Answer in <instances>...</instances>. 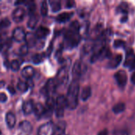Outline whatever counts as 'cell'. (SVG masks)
Segmentation results:
<instances>
[{"label":"cell","instance_id":"obj_1","mask_svg":"<svg viewBox=\"0 0 135 135\" xmlns=\"http://www.w3.org/2000/svg\"><path fill=\"white\" fill-rule=\"evenodd\" d=\"M80 25L78 21H73L65 35L66 43L68 47H74L81 41V36L79 33Z\"/></svg>","mask_w":135,"mask_h":135},{"label":"cell","instance_id":"obj_2","mask_svg":"<svg viewBox=\"0 0 135 135\" xmlns=\"http://www.w3.org/2000/svg\"><path fill=\"white\" fill-rule=\"evenodd\" d=\"M80 86L77 80H74L68 89L66 98L67 108L70 110H74L78 107V97H79Z\"/></svg>","mask_w":135,"mask_h":135},{"label":"cell","instance_id":"obj_3","mask_svg":"<svg viewBox=\"0 0 135 135\" xmlns=\"http://www.w3.org/2000/svg\"><path fill=\"white\" fill-rule=\"evenodd\" d=\"M111 56H112V53L110 52L109 49L107 47H102L93 53L90 61L91 62H95L100 59H103L104 58H108Z\"/></svg>","mask_w":135,"mask_h":135},{"label":"cell","instance_id":"obj_4","mask_svg":"<svg viewBox=\"0 0 135 135\" xmlns=\"http://www.w3.org/2000/svg\"><path fill=\"white\" fill-rule=\"evenodd\" d=\"M55 134V125L52 122H47L41 125L37 131V135Z\"/></svg>","mask_w":135,"mask_h":135},{"label":"cell","instance_id":"obj_5","mask_svg":"<svg viewBox=\"0 0 135 135\" xmlns=\"http://www.w3.org/2000/svg\"><path fill=\"white\" fill-rule=\"evenodd\" d=\"M68 69L67 67H62L58 71L55 80L58 83V85H65L68 81Z\"/></svg>","mask_w":135,"mask_h":135},{"label":"cell","instance_id":"obj_6","mask_svg":"<svg viewBox=\"0 0 135 135\" xmlns=\"http://www.w3.org/2000/svg\"><path fill=\"white\" fill-rule=\"evenodd\" d=\"M117 85L120 88H124L127 83V74L124 70H119L114 76Z\"/></svg>","mask_w":135,"mask_h":135},{"label":"cell","instance_id":"obj_7","mask_svg":"<svg viewBox=\"0 0 135 135\" xmlns=\"http://www.w3.org/2000/svg\"><path fill=\"white\" fill-rule=\"evenodd\" d=\"M85 70V67L84 66V64L80 62V61H77L74 66H73V70H72V74L74 77V80H77L83 74L84 71Z\"/></svg>","mask_w":135,"mask_h":135},{"label":"cell","instance_id":"obj_8","mask_svg":"<svg viewBox=\"0 0 135 135\" xmlns=\"http://www.w3.org/2000/svg\"><path fill=\"white\" fill-rule=\"evenodd\" d=\"M124 66L131 70L135 69V54L132 49L128 50L126 54Z\"/></svg>","mask_w":135,"mask_h":135},{"label":"cell","instance_id":"obj_9","mask_svg":"<svg viewBox=\"0 0 135 135\" xmlns=\"http://www.w3.org/2000/svg\"><path fill=\"white\" fill-rule=\"evenodd\" d=\"M25 36H26V33H25V30L22 28L17 27V28L13 29V34H12V38L15 41L22 42V41H24L25 40Z\"/></svg>","mask_w":135,"mask_h":135},{"label":"cell","instance_id":"obj_10","mask_svg":"<svg viewBox=\"0 0 135 135\" xmlns=\"http://www.w3.org/2000/svg\"><path fill=\"white\" fill-rule=\"evenodd\" d=\"M122 60H123L122 55H116L113 57H111L110 60L107 64V67L109 69H116L122 62Z\"/></svg>","mask_w":135,"mask_h":135},{"label":"cell","instance_id":"obj_11","mask_svg":"<svg viewBox=\"0 0 135 135\" xmlns=\"http://www.w3.org/2000/svg\"><path fill=\"white\" fill-rule=\"evenodd\" d=\"M25 14V11L24 8H22V7H17L12 13L13 20L15 22H21L24 19Z\"/></svg>","mask_w":135,"mask_h":135},{"label":"cell","instance_id":"obj_12","mask_svg":"<svg viewBox=\"0 0 135 135\" xmlns=\"http://www.w3.org/2000/svg\"><path fill=\"white\" fill-rule=\"evenodd\" d=\"M19 129L21 131L23 134L26 135L30 134L32 131V126L28 121H21L19 123Z\"/></svg>","mask_w":135,"mask_h":135},{"label":"cell","instance_id":"obj_13","mask_svg":"<svg viewBox=\"0 0 135 135\" xmlns=\"http://www.w3.org/2000/svg\"><path fill=\"white\" fill-rule=\"evenodd\" d=\"M57 86H58V83H57L55 78H51L47 81L45 88L48 93H55V91L57 89Z\"/></svg>","mask_w":135,"mask_h":135},{"label":"cell","instance_id":"obj_14","mask_svg":"<svg viewBox=\"0 0 135 135\" xmlns=\"http://www.w3.org/2000/svg\"><path fill=\"white\" fill-rule=\"evenodd\" d=\"M34 74H35V70L31 66H25L21 71V75L23 76V78H25L28 80H30L34 76Z\"/></svg>","mask_w":135,"mask_h":135},{"label":"cell","instance_id":"obj_15","mask_svg":"<svg viewBox=\"0 0 135 135\" xmlns=\"http://www.w3.org/2000/svg\"><path fill=\"white\" fill-rule=\"evenodd\" d=\"M55 108L59 109L65 110V108H67V103H66V98L63 95H59L56 100H55Z\"/></svg>","mask_w":135,"mask_h":135},{"label":"cell","instance_id":"obj_16","mask_svg":"<svg viewBox=\"0 0 135 135\" xmlns=\"http://www.w3.org/2000/svg\"><path fill=\"white\" fill-rule=\"evenodd\" d=\"M49 33H50V30L47 28L40 26L37 28V30L35 33V36H36V39H44L47 36H48Z\"/></svg>","mask_w":135,"mask_h":135},{"label":"cell","instance_id":"obj_17","mask_svg":"<svg viewBox=\"0 0 135 135\" xmlns=\"http://www.w3.org/2000/svg\"><path fill=\"white\" fill-rule=\"evenodd\" d=\"M34 109V104L32 100H28L25 101L22 105V111L25 115H29L32 112H33Z\"/></svg>","mask_w":135,"mask_h":135},{"label":"cell","instance_id":"obj_18","mask_svg":"<svg viewBox=\"0 0 135 135\" xmlns=\"http://www.w3.org/2000/svg\"><path fill=\"white\" fill-rule=\"evenodd\" d=\"M36 37L35 36V34L32 33V32H28L26 33V36H25V44L28 45V47H33L35 46V44H36Z\"/></svg>","mask_w":135,"mask_h":135},{"label":"cell","instance_id":"obj_19","mask_svg":"<svg viewBox=\"0 0 135 135\" xmlns=\"http://www.w3.org/2000/svg\"><path fill=\"white\" fill-rule=\"evenodd\" d=\"M45 112H46V108H44V106L42 104L38 103V104H36L34 105L33 112L35 113L36 116H37V117L40 118V117L44 115Z\"/></svg>","mask_w":135,"mask_h":135},{"label":"cell","instance_id":"obj_20","mask_svg":"<svg viewBox=\"0 0 135 135\" xmlns=\"http://www.w3.org/2000/svg\"><path fill=\"white\" fill-rule=\"evenodd\" d=\"M6 122L9 128H13L16 124V116L13 112H8L6 115Z\"/></svg>","mask_w":135,"mask_h":135},{"label":"cell","instance_id":"obj_21","mask_svg":"<svg viewBox=\"0 0 135 135\" xmlns=\"http://www.w3.org/2000/svg\"><path fill=\"white\" fill-rule=\"evenodd\" d=\"M91 95H92V89H91V88L89 86H86L81 91V99L83 101H86V100H88L90 98Z\"/></svg>","mask_w":135,"mask_h":135},{"label":"cell","instance_id":"obj_22","mask_svg":"<svg viewBox=\"0 0 135 135\" xmlns=\"http://www.w3.org/2000/svg\"><path fill=\"white\" fill-rule=\"evenodd\" d=\"M73 16V13H68V12H65V13H60L58 15V17H56V20L59 21V22H66L67 21H69L71 17Z\"/></svg>","mask_w":135,"mask_h":135},{"label":"cell","instance_id":"obj_23","mask_svg":"<svg viewBox=\"0 0 135 135\" xmlns=\"http://www.w3.org/2000/svg\"><path fill=\"white\" fill-rule=\"evenodd\" d=\"M66 128V123L64 121H59L55 125V133H57L58 135L65 134V131Z\"/></svg>","mask_w":135,"mask_h":135},{"label":"cell","instance_id":"obj_24","mask_svg":"<svg viewBox=\"0 0 135 135\" xmlns=\"http://www.w3.org/2000/svg\"><path fill=\"white\" fill-rule=\"evenodd\" d=\"M55 105H56L55 100L53 97H49L47 98V100H46V108H45L47 111L52 112V111L55 108Z\"/></svg>","mask_w":135,"mask_h":135},{"label":"cell","instance_id":"obj_25","mask_svg":"<svg viewBox=\"0 0 135 135\" xmlns=\"http://www.w3.org/2000/svg\"><path fill=\"white\" fill-rule=\"evenodd\" d=\"M38 21H39V17H38V16L36 15V14H32L31 16H30V17H29V19H28V23H27V25H28V27L29 28H34L36 26V25H37V23H38Z\"/></svg>","mask_w":135,"mask_h":135},{"label":"cell","instance_id":"obj_26","mask_svg":"<svg viewBox=\"0 0 135 135\" xmlns=\"http://www.w3.org/2000/svg\"><path fill=\"white\" fill-rule=\"evenodd\" d=\"M125 108H126L125 104L123 103V102H120V103H118L115 105H114V107L112 108V111L115 114H119V113H122L125 110Z\"/></svg>","mask_w":135,"mask_h":135},{"label":"cell","instance_id":"obj_27","mask_svg":"<svg viewBox=\"0 0 135 135\" xmlns=\"http://www.w3.org/2000/svg\"><path fill=\"white\" fill-rule=\"evenodd\" d=\"M53 12H59L61 9V2L57 0H50L49 2Z\"/></svg>","mask_w":135,"mask_h":135},{"label":"cell","instance_id":"obj_28","mask_svg":"<svg viewBox=\"0 0 135 135\" xmlns=\"http://www.w3.org/2000/svg\"><path fill=\"white\" fill-rule=\"evenodd\" d=\"M44 59V54H35L32 56V61L34 64H40Z\"/></svg>","mask_w":135,"mask_h":135},{"label":"cell","instance_id":"obj_29","mask_svg":"<svg viewBox=\"0 0 135 135\" xmlns=\"http://www.w3.org/2000/svg\"><path fill=\"white\" fill-rule=\"evenodd\" d=\"M29 88L27 82H24V81H19L17 83V89L21 92V93H25L28 89Z\"/></svg>","mask_w":135,"mask_h":135},{"label":"cell","instance_id":"obj_30","mask_svg":"<svg viewBox=\"0 0 135 135\" xmlns=\"http://www.w3.org/2000/svg\"><path fill=\"white\" fill-rule=\"evenodd\" d=\"M9 25H10V21L8 18L5 17L1 20V21H0V28L1 29L6 28L9 27Z\"/></svg>","mask_w":135,"mask_h":135},{"label":"cell","instance_id":"obj_31","mask_svg":"<svg viewBox=\"0 0 135 135\" xmlns=\"http://www.w3.org/2000/svg\"><path fill=\"white\" fill-rule=\"evenodd\" d=\"M20 66H21V65H20V62H18V60H13L10 62V68L13 71H17L20 69Z\"/></svg>","mask_w":135,"mask_h":135},{"label":"cell","instance_id":"obj_32","mask_svg":"<svg viewBox=\"0 0 135 135\" xmlns=\"http://www.w3.org/2000/svg\"><path fill=\"white\" fill-rule=\"evenodd\" d=\"M28 47L26 44H22L20 48H19V54L21 55H25L28 54Z\"/></svg>","mask_w":135,"mask_h":135},{"label":"cell","instance_id":"obj_33","mask_svg":"<svg viewBox=\"0 0 135 135\" xmlns=\"http://www.w3.org/2000/svg\"><path fill=\"white\" fill-rule=\"evenodd\" d=\"M40 12L43 16H46L48 12V7L47 5V2H43L41 4V8H40Z\"/></svg>","mask_w":135,"mask_h":135},{"label":"cell","instance_id":"obj_34","mask_svg":"<svg viewBox=\"0 0 135 135\" xmlns=\"http://www.w3.org/2000/svg\"><path fill=\"white\" fill-rule=\"evenodd\" d=\"M124 45H125V43L123 40H115V43H114L115 47H124Z\"/></svg>","mask_w":135,"mask_h":135},{"label":"cell","instance_id":"obj_35","mask_svg":"<svg viewBox=\"0 0 135 135\" xmlns=\"http://www.w3.org/2000/svg\"><path fill=\"white\" fill-rule=\"evenodd\" d=\"M6 100H7V96L4 93H0V102L4 103Z\"/></svg>","mask_w":135,"mask_h":135},{"label":"cell","instance_id":"obj_36","mask_svg":"<svg viewBox=\"0 0 135 135\" xmlns=\"http://www.w3.org/2000/svg\"><path fill=\"white\" fill-rule=\"evenodd\" d=\"M66 6L67 8H72V7H74L75 6V2L74 1H70L69 0V1L66 2Z\"/></svg>","mask_w":135,"mask_h":135},{"label":"cell","instance_id":"obj_37","mask_svg":"<svg viewBox=\"0 0 135 135\" xmlns=\"http://www.w3.org/2000/svg\"><path fill=\"white\" fill-rule=\"evenodd\" d=\"M8 91L11 93V94H15L16 91H15V89L13 85H9L8 86Z\"/></svg>","mask_w":135,"mask_h":135},{"label":"cell","instance_id":"obj_38","mask_svg":"<svg viewBox=\"0 0 135 135\" xmlns=\"http://www.w3.org/2000/svg\"><path fill=\"white\" fill-rule=\"evenodd\" d=\"M97 135H108V131L107 129L102 130L101 131H100Z\"/></svg>","mask_w":135,"mask_h":135},{"label":"cell","instance_id":"obj_39","mask_svg":"<svg viewBox=\"0 0 135 135\" xmlns=\"http://www.w3.org/2000/svg\"><path fill=\"white\" fill-rule=\"evenodd\" d=\"M131 82L135 85V73H134L131 76Z\"/></svg>","mask_w":135,"mask_h":135},{"label":"cell","instance_id":"obj_40","mask_svg":"<svg viewBox=\"0 0 135 135\" xmlns=\"http://www.w3.org/2000/svg\"><path fill=\"white\" fill-rule=\"evenodd\" d=\"M4 85H5V82H4V81H0V88L3 87Z\"/></svg>","mask_w":135,"mask_h":135},{"label":"cell","instance_id":"obj_41","mask_svg":"<svg viewBox=\"0 0 135 135\" xmlns=\"http://www.w3.org/2000/svg\"><path fill=\"white\" fill-rule=\"evenodd\" d=\"M60 135H67L66 134H60Z\"/></svg>","mask_w":135,"mask_h":135},{"label":"cell","instance_id":"obj_42","mask_svg":"<svg viewBox=\"0 0 135 135\" xmlns=\"http://www.w3.org/2000/svg\"><path fill=\"white\" fill-rule=\"evenodd\" d=\"M1 134H2V133H1V130H0V135H1Z\"/></svg>","mask_w":135,"mask_h":135}]
</instances>
